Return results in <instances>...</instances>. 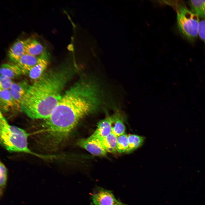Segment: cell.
Returning a JSON list of instances; mask_svg holds the SVG:
<instances>
[{
  "label": "cell",
  "instance_id": "1",
  "mask_svg": "<svg viewBox=\"0 0 205 205\" xmlns=\"http://www.w3.org/2000/svg\"><path fill=\"white\" fill-rule=\"evenodd\" d=\"M103 98L98 82L82 76L63 93L46 119L48 128L55 135L67 138L81 120L101 107Z\"/></svg>",
  "mask_w": 205,
  "mask_h": 205
},
{
  "label": "cell",
  "instance_id": "2",
  "mask_svg": "<svg viewBox=\"0 0 205 205\" xmlns=\"http://www.w3.org/2000/svg\"><path fill=\"white\" fill-rule=\"evenodd\" d=\"M76 71L75 67L67 66L45 72L30 85L22 101L21 111L32 119H47Z\"/></svg>",
  "mask_w": 205,
  "mask_h": 205
},
{
  "label": "cell",
  "instance_id": "3",
  "mask_svg": "<svg viewBox=\"0 0 205 205\" xmlns=\"http://www.w3.org/2000/svg\"><path fill=\"white\" fill-rule=\"evenodd\" d=\"M28 134L24 130L9 124L1 112L0 143L7 150L40 156L29 149L28 145Z\"/></svg>",
  "mask_w": 205,
  "mask_h": 205
},
{
  "label": "cell",
  "instance_id": "4",
  "mask_svg": "<svg viewBox=\"0 0 205 205\" xmlns=\"http://www.w3.org/2000/svg\"><path fill=\"white\" fill-rule=\"evenodd\" d=\"M177 19L178 29L185 38L194 40L198 36L200 21L199 17L192 11L181 5L177 9Z\"/></svg>",
  "mask_w": 205,
  "mask_h": 205
},
{
  "label": "cell",
  "instance_id": "5",
  "mask_svg": "<svg viewBox=\"0 0 205 205\" xmlns=\"http://www.w3.org/2000/svg\"><path fill=\"white\" fill-rule=\"evenodd\" d=\"M92 200L95 205H115L121 203L111 192L104 189L100 190L93 194Z\"/></svg>",
  "mask_w": 205,
  "mask_h": 205
},
{
  "label": "cell",
  "instance_id": "6",
  "mask_svg": "<svg viewBox=\"0 0 205 205\" xmlns=\"http://www.w3.org/2000/svg\"><path fill=\"white\" fill-rule=\"evenodd\" d=\"M113 121V115L107 116L100 121L97 128L90 136L91 139H98L104 138L112 133V127Z\"/></svg>",
  "mask_w": 205,
  "mask_h": 205
},
{
  "label": "cell",
  "instance_id": "7",
  "mask_svg": "<svg viewBox=\"0 0 205 205\" xmlns=\"http://www.w3.org/2000/svg\"><path fill=\"white\" fill-rule=\"evenodd\" d=\"M29 86L25 81L13 83L9 91L17 109L20 110L22 101Z\"/></svg>",
  "mask_w": 205,
  "mask_h": 205
},
{
  "label": "cell",
  "instance_id": "8",
  "mask_svg": "<svg viewBox=\"0 0 205 205\" xmlns=\"http://www.w3.org/2000/svg\"><path fill=\"white\" fill-rule=\"evenodd\" d=\"M77 144L93 155L99 156H104L106 155L107 152L98 143L88 138L79 140Z\"/></svg>",
  "mask_w": 205,
  "mask_h": 205
},
{
  "label": "cell",
  "instance_id": "9",
  "mask_svg": "<svg viewBox=\"0 0 205 205\" xmlns=\"http://www.w3.org/2000/svg\"><path fill=\"white\" fill-rule=\"evenodd\" d=\"M29 39L18 40L11 47L8 52V56L11 61L17 63L26 54L25 46Z\"/></svg>",
  "mask_w": 205,
  "mask_h": 205
},
{
  "label": "cell",
  "instance_id": "10",
  "mask_svg": "<svg viewBox=\"0 0 205 205\" xmlns=\"http://www.w3.org/2000/svg\"><path fill=\"white\" fill-rule=\"evenodd\" d=\"M118 137L112 132L106 137L101 138L91 139L98 143L107 152L114 153L116 150Z\"/></svg>",
  "mask_w": 205,
  "mask_h": 205
},
{
  "label": "cell",
  "instance_id": "11",
  "mask_svg": "<svg viewBox=\"0 0 205 205\" xmlns=\"http://www.w3.org/2000/svg\"><path fill=\"white\" fill-rule=\"evenodd\" d=\"M41 57H36L26 53L20 58L17 64L21 69L23 74L28 73L37 63Z\"/></svg>",
  "mask_w": 205,
  "mask_h": 205
},
{
  "label": "cell",
  "instance_id": "12",
  "mask_svg": "<svg viewBox=\"0 0 205 205\" xmlns=\"http://www.w3.org/2000/svg\"><path fill=\"white\" fill-rule=\"evenodd\" d=\"M26 53L38 57L47 56L44 47L36 39H29L25 46Z\"/></svg>",
  "mask_w": 205,
  "mask_h": 205
},
{
  "label": "cell",
  "instance_id": "13",
  "mask_svg": "<svg viewBox=\"0 0 205 205\" xmlns=\"http://www.w3.org/2000/svg\"><path fill=\"white\" fill-rule=\"evenodd\" d=\"M1 75L11 79L17 77L23 73L20 68L16 64L4 63L0 68Z\"/></svg>",
  "mask_w": 205,
  "mask_h": 205
},
{
  "label": "cell",
  "instance_id": "14",
  "mask_svg": "<svg viewBox=\"0 0 205 205\" xmlns=\"http://www.w3.org/2000/svg\"><path fill=\"white\" fill-rule=\"evenodd\" d=\"M47 56L41 57L37 63L28 73L30 77L35 81L39 78L44 73L48 65Z\"/></svg>",
  "mask_w": 205,
  "mask_h": 205
},
{
  "label": "cell",
  "instance_id": "15",
  "mask_svg": "<svg viewBox=\"0 0 205 205\" xmlns=\"http://www.w3.org/2000/svg\"><path fill=\"white\" fill-rule=\"evenodd\" d=\"M113 121L112 127V132L117 137L125 133L126 127L124 122L123 118L119 112L113 115Z\"/></svg>",
  "mask_w": 205,
  "mask_h": 205
},
{
  "label": "cell",
  "instance_id": "16",
  "mask_svg": "<svg viewBox=\"0 0 205 205\" xmlns=\"http://www.w3.org/2000/svg\"><path fill=\"white\" fill-rule=\"evenodd\" d=\"M0 107L3 110L7 111L11 108H16L9 90H0Z\"/></svg>",
  "mask_w": 205,
  "mask_h": 205
},
{
  "label": "cell",
  "instance_id": "17",
  "mask_svg": "<svg viewBox=\"0 0 205 205\" xmlns=\"http://www.w3.org/2000/svg\"><path fill=\"white\" fill-rule=\"evenodd\" d=\"M128 147L126 152L130 153L136 149L143 144L144 138L142 136L134 134L128 135Z\"/></svg>",
  "mask_w": 205,
  "mask_h": 205
},
{
  "label": "cell",
  "instance_id": "18",
  "mask_svg": "<svg viewBox=\"0 0 205 205\" xmlns=\"http://www.w3.org/2000/svg\"><path fill=\"white\" fill-rule=\"evenodd\" d=\"M189 3L191 11L199 17L205 19V0H190Z\"/></svg>",
  "mask_w": 205,
  "mask_h": 205
},
{
  "label": "cell",
  "instance_id": "19",
  "mask_svg": "<svg viewBox=\"0 0 205 205\" xmlns=\"http://www.w3.org/2000/svg\"><path fill=\"white\" fill-rule=\"evenodd\" d=\"M8 178L7 169L3 163H0V196H2L6 186Z\"/></svg>",
  "mask_w": 205,
  "mask_h": 205
},
{
  "label": "cell",
  "instance_id": "20",
  "mask_svg": "<svg viewBox=\"0 0 205 205\" xmlns=\"http://www.w3.org/2000/svg\"><path fill=\"white\" fill-rule=\"evenodd\" d=\"M128 135L125 133L118 137L116 146L117 152L126 153L128 147Z\"/></svg>",
  "mask_w": 205,
  "mask_h": 205
},
{
  "label": "cell",
  "instance_id": "21",
  "mask_svg": "<svg viewBox=\"0 0 205 205\" xmlns=\"http://www.w3.org/2000/svg\"><path fill=\"white\" fill-rule=\"evenodd\" d=\"M13 83L11 79L1 75L0 90H9Z\"/></svg>",
  "mask_w": 205,
  "mask_h": 205
},
{
  "label": "cell",
  "instance_id": "22",
  "mask_svg": "<svg viewBox=\"0 0 205 205\" xmlns=\"http://www.w3.org/2000/svg\"><path fill=\"white\" fill-rule=\"evenodd\" d=\"M198 36L205 44V19H203L200 21Z\"/></svg>",
  "mask_w": 205,
  "mask_h": 205
},
{
  "label": "cell",
  "instance_id": "23",
  "mask_svg": "<svg viewBox=\"0 0 205 205\" xmlns=\"http://www.w3.org/2000/svg\"><path fill=\"white\" fill-rule=\"evenodd\" d=\"M122 205V204H121V203H120V204H116V205Z\"/></svg>",
  "mask_w": 205,
  "mask_h": 205
},
{
  "label": "cell",
  "instance_id": "24",
  "mask_svg": "<svg viewBox=\"0 0 205 205\" xmlns=\"http://www.w3.org/2000/svg\"><path fill=\"white\" fill-rule=\"evenodd\" d=\"M91 205H94L93 204L91 203Z\"/></svg>",
  "mask_w": 205,
  "mask_h": 205
}]
</instances>
